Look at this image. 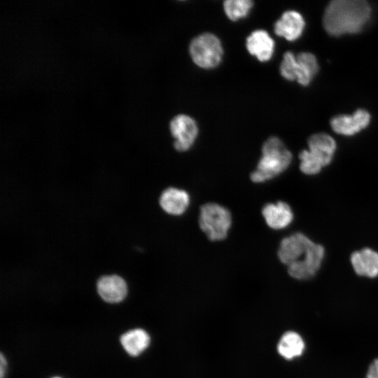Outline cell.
Instances as JSON below:
<instances>
[{
  "label": "cell",
  "instance_id": "obj_1",
  "mask_svg": "<svg viewBox=\"0 0 378 378\" xmlns=\"http://www.w3.org/2000/svg\"><path fill=\"white\" fill-rule=\"evenodd\" d=\"M371 8L364 0H334L327 6L323 24L328 34L339 36L359 32L368 22Z\"/></svg>",
  "mask_w": 378,
  "mask_h": 378
},
{
  "label": "cell",
  "instance_id": "obj_2",
  "mask_svg": "<svg viewBox=\"0 0 378 378\" xmlns=\"http://www.w3.org/2000/svg\"><path fill=\"white\" fill-rule=\"evenodd\" d=\"M292 154L283 141L276 136L267 139L262 147V155L256 169L251 175L255 183H264L283 173L290 164Z\"/></svg>",
  "mask_w": 378,
  "mask_h": 378
},
{
  "label": "cell",
  "instance_id": "obj_3",
  "mask_svg": "<svg viewBox=\"0 0 378 378\" xmlns=\"http://www.w3.org/2000/svg\"><path fill=\"white\" fill-rule=\"evenodd\" d=\"M307 144L308 149L299 154L300 169L304 174L315 175L332 162L336 143L329 134L317 133L309 137Z\"/></svg>",
  "mask_w": 378,
  "mask_h": 378
},
{
  "label": "cell",
  "instance_id": "obj_4",
  "mask_svg": "<svg viewBox=\"0 0 378 378\" xmlns=\"http://www.w3.org/2000/svg\"><path fill=\"white\" fill-rule=\"evenodd\" d=\"M232 222L230 211L225 206L209 202L200 207L199 225L211 241H221L226 238Z\"/></svg>",
  "mask_w": 378,
  "mask_h": 378
},
{
  "label": "cell",
  "instance_id": "obj_5",
  "mask_svg": "<svg viewBox=\"0 0 378 378\" xmlns=\"http://www.w3.org/2000/svg\"><path fill=\"white\" fill-rule=\"evenodd\" d=\"M189 52L194 63L206 69L217 66L223 54L220 39L211 33H204L194 38L190 42Z\"/></svg>",
  "mask_w": 378,
  "mask_h": 378
},
{
  "label": "cell",
  "instance_id": "obj_6",
  "mask_svg": "<svg viewBox=\"0 0 378 378\" xmlns=\"http://www.w3.org/2000/svg\"><path fill=\"white\" fill-rule=\"evenodd\" d=\"M325 255V249L321 244L312 242L305 258L287 266L288 274L298 280H308L319 270Z\"/></svg>",
  "mask_w": 378,
  "mask_h": 378
},
{
  "label": "cell",
  "instance_id": "obj_7",
  "mask_svg": "<svg viewBox=\"0 0 378 378\" xmlns=\"http://www.w3.org/2000/svg\"><path fill=\"white\" fill-rule=\"evenodd\" d=\"M170 132L174 139V147L180 152L188 150L194 144L198 127L195 120L185 114L178 115L170 122Z\"/></svg>",
  "mask_w": 378,
  "mask_h": 378
},
{
  "label": "cell",
  "instance_id": "obj_8",
  "mask_svg": "<svg viewBox=\"0 0 378 378\" xmlns=\"http://www.w3.org/2000/svg\"><path fill=\"white\" fill-rule=\"evenodd\" d=\"M313 242L308 237L301 232H295L284 238L277 252L280 261L289 265L302 260Z\"/></svg>",
  "mask_w": 378,
  "mask_h": 378
},
{
  "label": "cell",
  "instance_id": "obj_9",
  "mask_svg": "<svg viewBox=\"0 0 378 378\" xmlns=\"http://www.w3.org/2000/svg\"><path fill=\"white\" fill-rule=\"evenodd\" d=\"M370 121V113L364 109H358L351 115H338L333 117L330 120V126L337 134L351 136L365 129Z\"/></svg>",
  "mask_w": 378,
  "mask_h": 378
},
{
  "label": "cell",
  "instance_id": "obj_10",
  "mask_svg": "<svg viewBox=\"0 0 378 378\" xmlns=\"http://www.w3.org/2000/svg\"><path fill=\"white\" fill-rule=\"evenodd\" d=\"M99 296L109 303L122 301L127 294L125 281L118 275H106L101 277L97 284Z\"/></svg>",
  "mask_w": 378,
  "mask_h": 378
},
{
  "label": "cell",
  "instance_id": "obj_11",
  "mask_svg": "<svg viewBox=\"0 0 378 378\" xmlns=\"http://www.w3.org/2000/svg\"><path fill=\"white\" fill-rule=\"evenodd\" d=\"M305 25L302 15L295 10L284 12L274 24V32L288 41L298 39L302 34Z\"/></svg>",
  "mask_w": 378,
  "mask_h": 378
},
{
  "label": "cell",
  "instance_id": "obj_12",
  "mask_svg": "<svg viewBox=\"0 0 378 378\" xmlns=\"http://www.w3.org/2000/svg\"><path fill=\"white\" fill-rule=\"evenodd\" d=\"M262 215L266 224L273 230L286 228L293 219V213L290 206L282 201L266 204L262 207Z\"/></svg>",
  "mask_w": 378,
  "mask_h": 378
},
{
  "label": "cell",
  "instance_id": "obj_13",
  "mask_svg": "<svg viewBox=\"0 0 378 378\" xmlns=\"http://www.w3.org/2000/svg\"><path fill=\"white\" fill-rule=\"evenodd\" d=\"M190 202L189 194L184 190L170 187L161 194L159 203L164 211L172 216H181L188 208Z\"/></svg>",
  "mask_w": 378,
  "mask_h": 378
},
{
  "label": "cell",
  "instance_id": "obj_14",
  "mask_svg": "<svg viewBox=\"0 0 378 378\" xmlns=\"http://www.w3.org/2000/svg\"><path fill=\"white\" fill-rule=\"evenodd\" d=\"M248 52L260 62L269 61L274 53V41L265 30L253 31L246 38Z\"/></svg>",
  "mask_w": 378,
  "mask_h": 378
},
{
  "label": "cell",
  "instance_id": "obj_15",
  "mask_svg": "<svg viewBox=\"0 0 378 378\" xmlns=\"http://www.w3.org/2000/svg\"><path fill=\"white\" fill-rule=\"evenodd\" d=\"M350 260L358 275L369 278L378 276V253L372 248H365L354 252Z\"/></svg>",
  "mask_w": 378,
  "mask_h": 378
},
{
  "label": "cell",
  "instance_id": "obj_16",
  "mask_svg": "<svg viewBox=\"0 0 378 378\" xmlns=\"http://www.w3.org/2000/svg\"><path fill=\"white\" fill-rule=\"evenodd\" d=\"M120 341L122 346L129 355L137 356L148 347L150 343V337L145 330L134 328L123 333Z\"/></svg>",
  "mask_w": 378,
  "mask_h": 378
},
{
  "label": "cell",
  "instance_id": "obj_17",
  "mask_svg": "<svg viewBox=\"0 0 378 378\" xmlns=\"http://www.w3.org/2000/svg\"><path fill=\"white\" fill-rule=\"evenodd\" d=\"M295 78L302 85H308L318 73V64L314 55L303 52L296 56Z\"/></svg>",
  "mask_w": 378,
  "mask_h": 378
},
{
  "label": "cell",
  "instance_id": "obj_18",
  "mask_svg": "<svg viewBox=\"0 0 378 378\" xmlns=\"http://www.w3.org/2000/svg\"><path fill=\"white\" fill-rule=\"evenodd\" d=\"M278 354L286 360H292L302 355L304 349V342L302 337L294 331L284 333L278 342Z\"/></svg>",
  "mask_w": 378,
  "mask_h": 378
},
{
  "label": "cell",
  "instance_id": "obj_19",
  "mask_svg": "<svg viewBox=\"0 0 378 378\" xmlns=\"http://www.w3.org/2000/svg\"><path fill=\"white\" fill-rule=\"evenodd\" d=\"M253 5L250 0H227L223 2V8L230 20L237 21L247 16Z\"/></svg>",
  "mask_w": 378,
  "mask_h": 378
},
{
  "label": "cell",
  "instance_id": "obj_20",
  "mask_svg": "<svg viewBox=\"0 0 378 378\" xmlns=\"http://www.w3.org/2000/svg\"><path fill=\"white\" fill-rule=\"evenodd\" d=\"M295 55L290 51L284 53L280 64V74L286 80H296L295 78Z\"/></svg>",
  "mask_w": 378,
  "mask_h": 378
},
{
  "label": "cell",
  "instance_id": "obj_21",
  "mask_svg": "<svg viewBox=\"0 0 378 378\" xmlns=\"http://www.w3.org/2000/svg\"><path fill=\"white\" fill-rule=\"evenodd\" d=\"M366 378H378V358L370 365Z\"/></svg>",
  "mask_w": 378,
  "mask_h": 378
},
{
  "label": "cell",
  "instance_id": "obj_22",
  "mask_svg": "<svg viewBox=\"0 0 378 378\" xmlns=\"http://www.w3.org/2000/svg\"><path fill=\"white\" fill-rule=\"evenodd\" d=\"M6 359L4 356L3 354H1V370H0V377L1 378H4V375L6 374Z\"/></svg>",
  "mask_w": 378,
  "mask_h": 378
},
{
  "label": "cell",
  "instance_id": "obj_23",
  "mask_svg": "<svg viewBox=\"0 0 378 378\" xmlns=\"http://www.w3.org/2000/svg\"><path fill=\"white\" fill-rule=\"evenodd\" d=\"M51 378H62L60 377H51Z\"/></svg>",
  "mask_w": 378,
  "mask_h": 378
}]
</instances>
